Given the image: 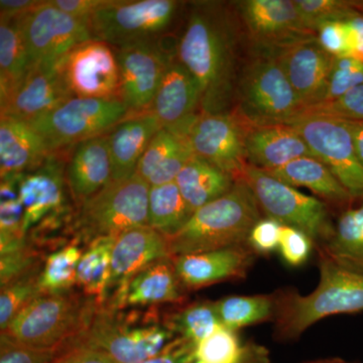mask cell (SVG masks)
<instances>
[{
	"label": "cell",
	"instance_id": "obj_1",
	"mask_svg": "<svg viewBox=\"0 0 363 363\" xmlns=\"http://www.w3.org/2000/svg\"><path fill=\"white\" fill-rule=\"evenodd\" d=\"M241 37L235 11L219 2L193 4L176 55L200 86L202 113L233 111L243 64Z\"/></svg>",
	"mask_w": 363,
	"mask_h": 363
},
{
	"label": "cell",
	"instance_id": "obj_2",
	"mask_svg": "<svg viewBox=\"0 0 363 363\" xmlns=\"http://www.w3.org/2000/svg\"><path fill=\"white\" fill-rule=\"evenodd\" d=\"M318 262L320 281L311 294L303 296L295 289L274 293V335L279 340H295L324 318L363 312L362 274L341 269L321 252Z\"/></svg>",
	"mask_w": 363,
	"mask_h": 363
},
{
	"label": "cell",
	"instance_id": "obj_3",
	"mask_svg": "<svg viewBox=\"0 0 363 363\" xmlns=\"http://www.w3.org/2000/svg\"><path fill=\"white\" fill-rule=\"evenodd\" d=\"M262 212L245 180L236 181L230 191L196 210L176 235L167 238L172 259L247 245L253 226Z\"/></svg>",
	"mask_w": 363,
	"mask_h": 363
},
{
	"label": "cell",
	"instance_id": "obj_4",
	"mask_svg": "<svg viewBox=\"0 0 363 363\" xmlns=\"http://www.w3.org/2000/svg\"><path fill=\"white\" fill-rule=\"evenodd\" d=\"M99 308L82 292L42 294L1 331V336L30 347L59 348L89 328Z\"/></svg>",
	"mask_w": 363,
	"mask_h": 363
},
{
	"label": "cell",
	"instance_id": "obj_5",
	"mask_svg": "<svg viewBox=\"0 0 363 363\" xmlns=\"http://www.w3.org/2000/svg\"><path fill=\"white\" fill-rule=\"evenodd\" d=\"M233 111L248 125L286 124L305 108L276 52H250L236 85Z\"/></svg>",
	"mask_w": 363,
	"mask_h": 363
},
{
	"label": "cell",
	"instance_id": "obj_6",
	"mask_svg": "<svg viewBox=\"0 0 363 363\" xmlns=\"http://www.w3.org/2000/svg\"><path fill=\"white\" fill-rule=\"evenodd\" d=\"M177 336L157 312L111 311L99 305L89 328L72 339L67 347L91 348L116 363H136L157 354Z\"/></svg>",
	"mask_w": 363,
	"mask_h": 363
},
{
	"label": "cell",
	"instance_id": "obj_7",
	"mask_svg": "<svg viewBox=\"0 0 363 363\" xmlns=\"http://www.w3.org/2000/svg\"><path fill=\"white\" fill-rule=\"evenodd\" d=\"M150 186L140 176L107 184L77 208L76 241L87 245L104 236H117L149 225Z\"/></svg>",
	"mask_w": 363,
	"mask_h": 363
},
{
	"label": "cell",
	"instance_id": "obj_8",
	"mask_svg": "<svg viewBox=\"0 0 363 363\" xmlns=\"http://www.w3.org/2000/svg\"><path fill=\"white\" fill-rule=\"evenodd\" d=\"M242 180L252 191L266 217L302 231L311 238L315 247H321L333 235L335 224L327 203L255 167H247Z\"/></svg>",
	"mask_w": 363,
	"mask_h": 363
},
{
	"label": "cell",
	"instance_id": "obj_9",
	"mask_svg": "<svg viewBox=\"0 0 363 363\" xmlns=\"http://www.w3.org/2000/svg\"><path fill=\"white\" fill-rule=\"evenodd\" d=\"M130 113L121 100L72 98L45 116L30 121L52 154L104 135Z\"/></svg>",
	"mask_w": 363,
	"mask_h": 363
},
{
	"label": "cell",
	"instance_id": "obj_10",
	"mask_svg": "<svg viewBox=\"0 0 363 363\" xmlns=\"http://www.w3.org/2000/svg\"><path fill=\"white\" fill-rule=\"evenodd\" d=\"M175 0H105L89 21L91 35L118 48L157 39L175 18Z\"/></svg>",
	"mask_w": 363,
	"mask_h": 363
},
{
	"label": "cell",
	"instance_id": "obj_11",
	"mask_svg": "<svg viewBox=\"0 0 363 363\" xmlns=\"http://www.w3.org/2000/svg\"><path fill=\"white\" fill-rule=\"evenodd\" d=\"M286 124L300 133L314 157L330 169L353 199L362 201L363 167L355 152L348 121L323 114L304 113Z\"/></svg>",
	"mask_w": 363,
	"mask_h": 363
},
{
	"label": "cell",
	"instance_id": "obj_12",
	"mask_svg": "<svg viewBox=\"0 0 363 363\" xmlns=\"http://www.w3.org/2000/svg\"><path fill=\"white\" fill-rule=\"evenodd\" d=\"M30 71L56 67L77 45L92 40L85 21L64 13L50 1H42L20 20Z\"/></svg>",
	"mask_w": 363,
	"mask_h": 363
},
{
	"label": "cell",
	"instance_id": "obj_13",
	"mask_svg": "<svg viewBox=\"0 0 363 363\" xmlns=\"http://www.w3.org/2000/svg\"><path fill=\"white\" fill-rule=\"evenodd\" d=\"M234 7L250 51L279 52L317 39L301 18L295 0H243Z\"/></svg>",
	"mask_w": 363,
	"mask_h": 363
},
{
	"label": "cell",
	"instance_id": "obj_14",
	"mask_svg": "<svg viewBox=\"0 0 363 363\" xmlns=\"http://www.w3.org/2000/svg\"><path fill=\"white\" fill-rule=\"evenodd\" d=\"M245 123L233 111L200 113L186 138L194 156L242 180L248 166L245 156Z\"/></svg>",
	"mask_w": 363,
	"mask_h": 363
},
{
	"label": "cell",
	"instance_id": "obj_15",
	"mask_svg": "<svg viewBox=\"0 0 363 363\" xmlns=\"http://www.w3.org/2000/svg\"><path fill=\"white\" fill-rule=\"evenodd\" d=\"M58 68L74 98L121 100L118 62L111 45L87 40L72 50Z\"/></svg>",
	"mask_w": 363,
	"mask_h": 363
},
{
	"label": "cell",
	"instance_id": "obj_16",
	"mask_svg": "<svg viewBox=\"0 0 363 363\" xmlns=\"http://www.w3.org/2000/svg\"><path fill=\"white\" fill-rule=\"evenodd\" d=\"M116 52L121 101L130 111L152 107L164 72L175 56L164 50L157 39L123 45Z\"/></svg>",
	"mask_w": 363,
	"mask_h": 363
},
{
	"label": "cell",
	"instance_id": "obj_17",
	"mask_svg": "<svg viewBox=\"0 0 363 363\" xmlns=\"http://www.w3.org/2000/svg\"><path fill=\"white\" fill-rule=\"evenodd\" d=\"M150 111L159 119L162 128L185 138L201 113L200 86L177 55L164 72Z\"/></svg>",
	"mask_w": 363,
	"mask_h": 363
},
{
	"label": "cell",
	"instance_id": "obj_18",
	"mask_svg": "<svg viewBox=\"0 0 363 363\" xmlns=\"http://www.w3.org/2000/svg\"><path fill=\"white\" fill-rule=\"evenodd\" d=\"M257 253L247 245L182 255L173 259L176 274L186 292L247 278Z\"/></svg>",
	"mask_w": 363,
	"mask_h": 363
},
{
	"label": "cell",
	"instance_id": "obj_19",
	"mask_svg": "<svg viewBox=\"0 0 363 363\" xmlns=\"http://www.w3.org/2000/svg\"><path fill=\"white\" fill-rule=\"evenodd\" d=\"M276 54L305 111L322 104L334 58L324 51L317 39L298 43Z\"/></svg>",
	"mask_w": 363,
	"mask_h": 363
},
{
	"label": "cell",
	"instance_id": "obj_20",
	"mask_svg": "<svg viewBox=\"0 0 363 363\" xmlns=\"http://www.w3.org/2000/svg\"><path fill=\"white\" fill-rule=\"evenodd\" d=\"M185 295L173 259H166L145 267L131 278L128 285L107 293L101 306L111 311H119L136 306L181 304Z\"/></svg>",
	"mask_w": 363,
	"mask_h": 363
},
{
	"label": "cell",
	"instance_id": "obj_21",
	"mask_svg": "<svg viewBox=\"0 0 363 363\" xmlns=\"http://www.w3.org/2000/svg\"><path fill=\"white\" fill-rule=\"evenodd\" d=\"M58 66L39 67L28 72L23 82L4 104H0L1 116L21 121H35L58 108L72 99Z\"/></svg>",
	"mask_w": 363,
	"mask_h": 363
},
{
	"label": "cell",
	"instance_id": "obj_22",
	"mask_svg": "<svg viewBox=\"0 0 363 363\" xmlns=\"http://www.w3.org/2000/svg\"><path fill=\"white\" fill-rule=\"evenodd\" d=\"M166 259H172L168 240L152 227H135L118 234L112 248L111 279L106 294L128 285L145 267Z\"/></svg>",
	"mask_w": 363,
	"mask_h": 363
},
{
	"label": "cell",
	"instance_id": "obj_23",
	"mask_svg": "<svg viewBox=\"0 0 363 363\" xmlns=\"http://www.w3.org/2000/svg\"><path fill=\"white\" fill-rule=\"evenodd\" d=\"M58 157L52 154L40 168L23 174L21 178V199L25 209L26 236L48 215L69 205L66 169Z\"/></svg>",
	"mask_w": 363,
	"mask_h": 363
},
{
	"label": "cell",
	"instance_id": "obj_24",
	"mask_svg": "<svg viewBox=\"0 0 363 363\" xmlns=\"http://www.w3.org/2000/svg\"><path fill=\"white\" fill-rule=\"evenodd\" d=\"M108 136L102 135L79 143L66 169L69 194L79 208L112 181Z\"/></svg>",
	"mask_w": 363,
	"mask_h": 363
},
{
	"label": "cell",
	"instance_id": "obj_25",
	"mask_svg": "<svg viewBox=\"0 0 363 363\" xmlns=\"http://www.w3.org/2000/svg\"><path fill=\"white\" fill-rule=\"evenodd\" d=\"M245 156L248 166L267 172L281 168L294 160L314 155L290 124H247Z\"/></svg>",
	"mask_w": 363,
	"mask_h": 363
},
{
	"label": "cell",
	"instance_id": "obj_26",
	"mask_svg": "<svg viewBox=\"0 0 363 363\" xmlns=\"http://www.w3.org/2000/svg\"><path fill=\"white\" fill-rule=\"evenodd\" d=\"M47 143L30 123L13 117L0 118V176L23 175L40 168L51 156Z\"/></svg>",
	"mask_w": 363,
	"mask_h": 363
},
{
	"label": "cell",
	"instance_id": "obj_27",
	"mask_svg": "<svg viewBox=\"0 0 363 363\" xmlns=\"http://www.w3.org/2000/svg\"><path fill=\"white\" fill-rule=\"evenodd\" d=\"M162 126L152 111L143 112L117 124L108 136L112 161V180L135 175L138 162Z\"/></svg>",
	"mask_w": 363,
	"mask_h": 363
},
{
	"label": "cell",
	"instance_id": "obj_28",
	"mask_svg": "<svg viewBox=\"0 0 363 363\" xmlns=\"http://www.w3.org/2000/svg\"><path fill=\"white\" fill-rule=\"evenodd\" d=\"M267 173L294 188L309 189L321 198L322 201L341 208L342 211L355 202L330 169L315 157L294 160L286 166L274 171H267Z\"/></svg>",
	"mask_w": 363,
	"mask_h": 363
},
{
	"label": "cell",
	"instance_id": "obj_29",
	"mask_svg": "<svg viewBox=\"0 0 363 363\" xmlns=\"http://www.w3.org/2000/svg\"><path fill=\"white\" fill-rule=\"evenodd\" d=\"M193 157L185 136L161 128L150 140L135 174L150 187L164 185L176 180L181 169Z\"/></svg>",
	"mask_w": 363,
	"mask_h": 363
},
{
	"label": "cell",
	"instance_id": "obj_30",
	"mask_svg": "<svg viewBox=\"0 0 363 363\" xmlns=\"http://www.w3.org/2000/svg\"><path fill=\"white\" fill-rule=\"evenodd\" d=\"M316 250L341 269L363 276V200L341 212L333 235Z\"/></svg>",
	"mask_w": 363,
	"mask_h": 363
},
{
	"label": "cell",
	"instance_id": "obj_31",
	"mask_svg": "<svg viewBox=\"0 0 363 363\" xmlns=\"http://www.w3.org/2000/svg\"><path fill=\"white\" fill-rule=\"evenodd\" d=\"M175 182L189 207L195 212L226 194L236 181L225 172L193 155Z\"/></svg>",
	"mask_w": 363,
	"mask_h": 363
},
{
	"label": "cell",
	"instance_id": "obj_32",
	"mask_svg": "<svg viewBox=\"0 0 363 363\" xmlns=\"http://www.w3.org/2000/svg\"><path fill=\"white\" fill-rule=\"evenodd\" d=\"M20 20L0 21V104L20 87L30 72Z\"/></svg>",
	"mask_w": 363,
	"mask_h": 363
},
{
	"label": "cell",
	"instance_id": "obj_33",
	"mask_svg": "<svg viewBox=\"0 0 363 363\" xmlns=\"http://www.w3.org/2000/svg\"><path fill=\"white\" fill-rule=\"evenodd\" d=\"M117 236L95 238L86 245L77 267L81 292L101 303L111 279L112 248Z\"/></svg>",
	"mask_w": 363,
	"mask_h": 363
},
{
	"label": "cell",
	"instance_id": "obj_34",
	"mask_svg": "<svg viewBox=\"0 0 363 363\" xmlns=\"http://www.w3.org/2000/svg\"><path fill=\"white\" fill-rule=\"evenodd\" d=\"M193 213L175 181L150 187L149 226L164 238L176 235L188 223Z\"/></svg>",
	"mask_w": 363,
	"mask_h": 363
},
{
	"label": "cell",
	"instance_id": "obj_35",
	"mask_svg": "<svg viewBox=\"0 0 363 363\" xmlns=\"http://www.w3.org/2000/svg\"><path fill=\"white\" fill-rule=\"evenodd\" d=\"M222 326L240 330L252 325L264 323L276 316V295L230 296L215 302Z\"/></svg>",
	"mask_w": 363,
	"mask_h": 363
},
{
	"label": "cell",
	"instance_id": "obj_36",
	"mask_svg": "<svg viewBox=\"0 0 363 363\" xmlns=\"http://www.w3.org/2000/svg\"><path fill=\"white\" fill-rule=\"evenodd\" d=\"M162 323L177 337L187 339L196 347L222 326L215 302L210 301H199L168 313L162 317Z\"/></svg>",
	"mask_w": 363,
	"mask_h": 363
},
{
	"label": "cell",
	"instance_id": "obj_37",
	"mask_svg": "<svg viewBox=\"0 0 363 363\" xmlns=\"http://www.w3.org/2000/svg\"><path fill=\"white\" fill-rule=\"evenodd\" d=\"M83 250L80 243L74 241L47 255L39 281L43 294H62L73 289L77 284V267Z\"/></svg>",
	"mask_w": 363,
	"mask_h": 363
},
{
	"label": "cell",
	"instance_id": "obj_38",
	"mask_svg": "<svg viewBox=\"0 0 363 363\" xmlns=\"http://www.w3.org/2000/svg\"><path fill=\"white\" fill-rule=\"evenodd\" d=\"M42 269L30 272L25 277L1 286L0 292V328H6L18 314L35 298L42 295L40 288V276Z\"/></svg>",
	"mask_w": 363,
	"mask_h": 363
},
{
	"label": "cell",
	"instance_id": "obj_39",
	"mask_svg": "<svg viewBox=\"0 0 363 363\" xmlns=\"http://www.w3.org/2000/svg\"><path fill=\"white\" fill-rule=\"evenodd\" d=\"M23 175L2 179L0 188V240L26 238L25 209L21 199Z\"/></svg>",
	"mask_w": 363,
	"mask_h": 363
},
{
	"label": "cell",
	"instance_id": "obj_40",
	"mask_svg": "<svg viewBox=\"0 0 363 363\" xmlns=\"http://www.w3.org/2000/svg\"><path fill=\"white\" fill-rule=\"evenodd\" d=\"M0 286L25 277L44 267L45 255L26 240L20 247L0 252Z\"/></svg>",
	"mask_w": 363,
	"mask_h": 363
},
{
	"label": "cell",
	"instance_id": "obj_41",
	"mask_svg": "<svg viewBox=\"0 0 363 363\" xmlns=\"http://www.w3.org/2000/svg\"><path fill=\"white\" fill-rule=\"evenodd\" d=\"M295 4L305 25L313 32L323 21H342L357 9V2L341 0H295Z\"/></svg>",
	"mask_w": 363,
	"mask_h": 363
},
{
	"label": "cell",
	"instance_id": "obj_42",
	"mask_svg": "<svg viewBox=\"0 0 363 363\" xmlns=\"http://www.w3.org/2000/svg\"><path fill=\"white\" fill-rule=\"evenodd\" d=\"M362 84L363 60L354 57L334 58L323 102L333 101Z\"/></svg>",
	"mask_w": 363,
	"mask_h": 363
},
{
	"label": "cell",
	"instance_id": "obj_43",
	"mask_svg": "<svg viewBox=\"0 0 363 363\" xmlns=\"http://www.w3.org/2000/svg\"><path fill=\"white\" fill-rule=\"evenodd\" d=\"M304 113L323 114L347 121H363V84L333 101L310 107Z\"/></svg>",
	"mask_w": 363,
	"mask_h": 363
},
{
	"label": "cell",
	"instance_id": "obj_44",
	"mask_svg": "<svg viewBox=\"0 0 363 363\" xmlns=\"http://www.w3.org/2000/svg\"><path fill=\"white\" fill-rule=\"evenodd\" d=\"M315 247L314 242L304 233L294 227L281 226L279 252L286 264L300 267L306 264Z\"/></svg>",
	"mask_w": 363,
	"mask_h": 363
},
{
	"label": "cell",
	"instance_id": "obj_45",
	"mask_svg": "<svg viewBox=\"0 0 363 363\" xmlns=\"http://www.w3.org/2000/svg\"><path fill=\"white\" fill-rule=\"evenodd\" d=\"M315 32L319 45L333 58L351 56L350 30L343 21H323Z\"/></svg>",
	"mask_w": 363,
	"mask_h": 363
},
{
	"label": "cell",
	"instance_id": "obj_46",
	"mask_svg": "<svg viewBox=\"0 0 363 363\" xmlns=\"http://www.w3.org/2000/svg\"><path fill=\"white\" fill-rule=\"evenodd\" d=\"M61 352V347L45 350L13 342L0 337V363H52Z\"/></svg>",
	"mask_w": 363,
	"mask_h": 363
},
{
	"label": "cell",
	"instance_id": "obj_47",
	"mask_svg": "<svg viewBox=\"0 0 363 363\" xmlns=\"http://www.w3.org/2000/svg\"><path fill=\"white\" fill-rule=\"evenodd\" d=\"M281 224L269 217L262 219L250 231L248 247L257 255H269L279 250Z\"/></svg>",
	"mask_w": 363,
	"mask_h": 363
},
{
	"label": "cell",
	"instance_id": "obj_48",
	"mask_svg": "<svg viewBox=\"0 0 363 363\" xmlns=\"http://www.w3.org/2000/svg\"><path fill=\"white\" fill-rule=\"evenodd\" d=\"M196 345L187 339L176 337L154 357L136 363H193Z\"/></svg>",
	"mask_w": 363,
	"mask_h": 363
},
{
	"label": "cell",
	"instance_id": "obj_49",
	"mask_svg": "<svg viewBox=\"0 0 363 363\" xmlns=\"http://www.w3.org/2000/svg\"><path fill=\"white\" fill-rule=\"evenodd\" d=\"M52 363H116L104 352L91 348H61V352Z\"/></svg>",
	"mask_w": 363,
	"mask_h": 363
},
{
	"label": "cell",
	"instance_id": "obj_50",
	"mask_svg": "<svg viewBox=\"0 0 363 363\" xmlns=\"http://www.w3.org/2000/svg\"><path fill=\"white\" fill-rule=\"evenodd\" d=\"M52 2L64 13L89 23L93 14L104 4L105 0H52Z\"/></svg>",
	"mask_w": 363,
	"mask_h": 363
},
{
	"label": "cell",
	"instance_id": "obj_51",
	"mask_svg": "<svg viewBox=\"0 0 363 363\" xmlns=\"http://www.w3.org/2000/svg\"><path fill=\"white\" fill-rule=\"evenodd\" d=\"M344 23L350 35L351 56L363 60V9L357 2V9L346 16Z\"/></svg>",
	"mask_w": 363,
	"mask_h": 363
},
{
	"label": "cell",
	"instance_id": "obj_52",
	"mask_svg": "<svg viewBox=\"0 0 363 363\" xmlns=\"http://www.w3.org/2000/svg\"><path fill=\"white\" fill-rule=\"evenodd\" d=\"M42 1L35 0H1L0 21L18 20L39 6Z\"/></svg>",
	"mask_w": 363,
	"mask_h": 363
},
{
	"label": "cell",
	"instance_id": "obj_53",
	"mask_svg": "<svg viewBox=\"0 0 363 363\" xmlns=\"http://www.w3.org/2000/svg\"><path fill=\"white\" fill-rule=\"evenodd\" d=\"M347 121V119H346ZM350 124L353 143H354L355 152L358 161L363 167V121H347Z\"/></svg>",
	"mask_w": 363,
	"mask_h": 363
},
{
	"label": "cell",
	"instance_id": "obj_54",
	"mask_svg": "<svg viewBox=\"0 0 363 363\" xmlns=\"http://www.w3.org/2000/svg\"><path fill=\"white\" fill-rule=\"evenodd\" d=\"M332 359H333V358H327V359L313 360V362H308L305 363H331Z\"/></svg>",
	"mask_w": 363,
	"mask_h": 363
},
{
	"label": "cell",
	"instance_id": "obj_55",
	"mask_svg": "<svg viewBox=\"0 0 363 363\" xmlns=\"http://www.w3.org/2000/svg\"><path fill=\"white\" fill-rule=\"evenodd\" d=\"M331 363H351V362H345V360L340 359V358H333V359H332Z\"/></svg>",
	"mask_w": 363,
	"mask_h": 363
}]
</instances>
